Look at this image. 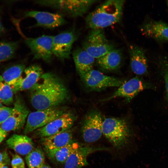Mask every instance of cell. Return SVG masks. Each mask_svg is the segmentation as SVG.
Segmentation results:
<instances>
[{
    "instance_id": "cell-35",
    "label": "cell",
    "mask_w": 168,
    "mask_h": 168,
    "mask_svg": "<svg viewBox=\"0 0 168 168\" xmlns=\"http://www.w3.org/2000/svg\"><path fill=\"white\" fill-rule=\"evenodd\" d=\"M0 168H9L7 166H3L0 167Z\"/></svg>"
},
{
    "instance_id": "cell-10",
    "label": "cell",
    "mask_w": 168,
    "mask_h": 168,
    "mask_svg": "<svg viewBox=\"0 0 168 168\" xmlns=\"http://www.w3.org/2000/svg\"><path fill=\"white\" fill-rule=\"evenodd\" d=\"M154 88L152 84L137 76L125 81L110 96L103 101L117 97H123L129 101L143 90Z\"/></svg>"
},
{
    "instance_id": "cell-30",
    "label": "cell",
    "mask_w": 168,
    "mask_h": 168,
    "mask_svg": "<svg viewBox=\"0 0 168 168\" xmlns=\"http://www.w3.org/2000/svg\"><path fill=\"white\" fill-rule=\"evenodd\" d=\"M164 65L162 67V73L165 83L166 97L168 101V63Z\"/></svg>"
},
{
    "instance_id": "cell-13",
    "label": "cell",
    "mask_w": 168,
    "mask_h": 168,
    "mask_svg": "<svg viewBox=\"0 0 168 168\" xmlns=\"http://www.w3.org/2000/svg\"><path fill=\"white\" fill-rule=\"evenodd\" d=\"M13 112L7 119L0 125V127L7 132L21 129L24 125L29 111L21 99L16 98Z\"/></svg>"
},
{
    "instance_id": "cell-37",
    "label": "cell",
    "mask_w": 168,
    "mask_h": 168,
    "mask_svg": "<svg viewBox=\"0 0 168 168\" xmlns=\"http://www.w3.org/2000/svg\"><path fill=\"white\" fill-rule=\"evenodd\" d=\"M166 3H167V6L168 8V1H167Z\"/></svg>"
},
{
    "instance_id": "cell-25",
    "label": "cell",
    "mask_w": 168,
    "mask_h": 168,
    "mask_svg": "<svg viewBox=\"0 0 168 168\" xmlns=\"http://www.w3.org/2000/svg\"><path fill=\"white\" fill-rule=\"evenodd\" d=\"M25 160L29 168H40L44 164L45 156L42 149L37 147L26 156Z\"/></svg>"
},
{
    "instance_id": "cell-1",
    "label": "cell",
    "mask_w": 168,
    "mask_h": 168,
    "mask_svg": "<svg viewBox=\"0 0 168 168\" xmlns=\"http://www.w3.org/2000/svg\"><path fill=\"white\" fill-rule=\"evenodd\" d=\"M30 100L37 110L58 106L68 96L67 89L61 81L51 73H43L30 89Z\"/></svg>"
},
{
    "instance_id": "cell-31",
    "label": "cell",
    "mask_w": 168,
    "mask_h": 168,
    "mask_svg": "<svg viewBox=\"0 0 168 168\" xmlns=\"http://www.w3.org/2000/svg\"><path fill=\"white\" fill-rule=\"evenodd\" d=\"M10 160L6 151L0 152V168L10 164Z\"/></svg>"
},
{
    "instance_id": "cell-27",
    "label": "cell",
    "mask_w": 168,
    "mask_h": 168,
    "mask_svg": "<svg viewBox=\"0 0 168 168\" xmlns=\"http://www.w3.org/2000/svg\"><path fill=\"white\" fill-rule=\"evenodd\" d=\"M13 92L11 86L4 82L0 76V101L7 105L13 102Z\"/></svg>"
},
{
    "instance_id": "cell-18",
    "label": "cell",
    "mask_w": 168,
    "mask_h": 168,
    "mask_svg": "<svg viewBox=\"0 0 168 168\" xmlns=\"http://www.w3.org/2000/svg\"><path fill=\"white\" fill-rule=\"evenodd\" d=\"M141 30L145 36L159 42H168V24L161 21L151 20L145 22Z\"/></svg>"
},
{
    "instance_id": "cell-29",
    "label": "cell",
    "mask_w": 168,
    "mask_h": 168,
    "mask_svg": "<svg viewBox=\"0 0 168 168\" xmlns=\"http://www.w3.org/2000/svg\"><path fill=\"white\" fill-rule=\"evenodd\" d=\"M11 163L12 168L25 167V163L23 159L17 154L13 155Z\"/></svg>"
},
{
    "instance_id": "cell-14",
    "label": "cell",
    "mask_w": 168,
    "mask_h": 168,
    "mask_svg": "<svg viewBox=\"0 0 168 168\" xmlns=\"http://www.w3.org/2000/svg\"><path fill=\"white\" fill-rule=\"evenodd\" d=\"M26 17L32 18L36 21L34 27L54 29L64 25L66 21L63 14L47 12L31 11L25 13Z\"/></svg>"
},
{
    "instance_id": "cell-6",
    "label": "cell",
    "mask_w": 168,
    "mask_h": 168,
    "mask_svg": "<svg viewBox=\"0 0 168 168\" xmlns=\"http://www.w3.org/2000/svg\"><path fill=\"white\" fill-rule=\"evenodd\" d=\"M65 112L63 108L57 106L30 113L24 129V134H28L45 126Z\"/></svg>"
},
{
    "instance_id": "cell-11",
    "label": "cell",
    "mask_w": 168,
    "mask_h": 168,
    "mask_svg": "<svg viewBox=\"0 0 168 168\" xmlns=\"http://www.w3.org/2000/svg\"><path fill=\"white\" fill-rule=\"evenodd\" d=\"M103 120L100 113L95 110L85 116L81 128L82 136L84 141L92 143L98 140L102 133Z\"/></svg>"
},
{
    "instance_id": "cell-34",
    "label": "cell",
    "mask_w": 168,
    "mask_h": 168,
    "mask_svg": "<svg viewBox=\"0 0 168 168\" xmlns=\"http://www.w3.org/2000/svg\"><path fill=\"white\" fill-rule=\"evenodd\" d=\"M40 168H52L45 164Z\"/></svg>"
},
{
    "instance_id": "cell-36",
    "label": "cell",
    "mask_w": 168,
    "mask_h": 168,
    "mask_svg": "<svg viewBox=\"0 0 168 168\" xmlns=\"http://www.w3.org/2000/svg\"><path fill=\"white\" fill-rule=\"evenodd\" d=\"M3 106V105H2V102L0 101V108L1 107H2Z\"/></svg>"
},
{
    "instance_id": "cell-26",
    "label": "cell",
    "mask_w": 168,
    "mask_h": 168,
    "mask_svg": "<svg viewBox=\"0 0 168 168\" xmlns=\"http://www.w3.org/2000/svg\"><path fill=\"white\" fill-rule=\"evenodd\" d=\"M19 46L17 41H3L0 43V63L14 57Z\"/></svg>"
},
{
    "instance_id": "cell-33",
    "label": "cell",
    "mask_w": 168,
    "mask_h": 168,
    "mask_svg": "<svg viewBox=\"0 0 168 168\" xmlns=\"http://www.w3.org/2000/svg\"><path fill=\"white\" fill-rule=\"evenodd\" d=\"M4 31L5 28L2 24L0 17V36L3 33Z\"/></svg>"
},
{
    "instance_id": "cell-12",
    "label": "cell",
    "mask_w": 168,
    "mask_h": 168,
    "mask_svg": "<svg viewBox=\"0 0 168 168\" xmlns=\"http://www.w3.org/2000/svg\"><path fill=\"white\" fill-rule=\"evenodd\" d=\"M76 119L72 113L65 112L45 126L37 129L36 135L44 138L63 133L71 129Z\"/></svg>"
},
{
    "instance_id": "cell-20",
    "label": "cell",
    "mask_w": 168,
    "mask_h": 168,
    "mask_svg": "<svg viewBox=\"0 0 168 168\" xmlns=\"http://www.w3.org/2000/svg\"><path fill=\"white\" fill-rule=\"evenodd\" d=\"M6 143L9 148L22 156H26L34 148L32 139L26 135L13 134Z\"/></svg>"
},
{
    "instance_id": "cell-16",
    "label": "cell",
    "mask_w": 168,
    "mask_h": 168,
    "mask_svg": "<svg viewBox=\"0 0 168 168\" xmlns=\"http://www.w3.org/2000/svg\"><path fill=\"white\" fill-rule=\"evenodd\" d=\"M109 150L106 147H82L79 146L68 156L64 164L63 168H82L88 165L87 158L90 154L97 151Z\"/></svg>"
},
{
    "instance_id": "cell-28",
    "label": "cell",
    "mask_w": 168,
    "mask_h": 168,
    "mask_svg": "<svg viewBox=\"0 0 168 168\" xmlns=\"http://www.w3.org/2000/svg\"><path fill=\"white\" fill-rule=\"evenodd\" d=\"M13 107L3 106L0 108V125L4 123L12 114Z\"/></svg>"
},
{
    "instance_id": "cell-24",
    "label": "cell",
    "mask_w": 168,
    "mask_h": 168,
    "mask_svg": "<svg viewBox=\"0 0 168 168\" xmlns=\"http://www.w3.org/2000/svg\"><path fill=\"white\" fill-rule=\"evenodd\" d=\"M25 68L23 64H16L5 70L1 76L4 82L11 86L21 76Z\"/></svg>"
},
{
    "instance_id": "cell-8",
    "label": "cell",
    "mask_w": 168,
    "mask_h": 168,
    "mask_svg": "<svg viewBox=\"0 0 168 168\" xmlns=\"http://www.w3.org/2000/svg\"><path fill=\"white\" fill-rule=\"evenodd\" d=\"M53 36L43 35L36 38H27L25 40L34 59H41L49 63L52 59Z\"/></svg>"
},
{
    "instance_id": "cell-32",
    "label": "cell",
    "mask_w": 168,
    "mask_h": 168,
    "mask_svg": "<svg viewBox=\"0 0 168 168\" xmlns=\"http://www.w3.org/2000/svg\"><path fill=\"white\" fill-rule=\"evenodd\" d=\"M7 135V133L0 127V143L5 138Z\"/></svg>"
},
{
    "instance_id": "cell-19",
    "label": "cell",
    "mask_w": 168,
    "mask_h": 168,
    "mask_svg": "<svg viewBox=\"0 0 168 168\" xmlns=\"http://www.w3.org/2000/svg\"><path fill=\"white\" fill-rule=\"evenodd\" d=\"M41 142L45 151L56 150L73 142L71 129L63 133L42 138Z\"/></svg>"
},
{
    "instance_id": "cell-3",
    "label": "cell",
    "mask_w": 168,
    "mask_h": 168,
    "mask_svg": "<svg viewBox=\"0 0 168 168\" xmlns=\"http://www.w3.org/2000/svg\"><path fill=\"white\" fill-rule=\"evenodd\" d=\"M103 134L115 148L121 149L128 144L130 132L126 122L118 118H108L103 121Z\"/></svg>"
},
{
    "instance_id": "cell-4",
    "label": "cell",
    "mask_w": 168,
    "mask_h": 168,
    "mask_svg": "<svg viewBox=\"0 0 168 168\" xmlns=\"http://www.w3.org/2000/svg\"><path fill=\"white\" fill-rule=\"evenodd\" d=\"M97 1L95 0H35V3L55 9L63 15L77 17L85 14Z\"/></svg>"
},
{
    "instance_id": "cell-9",
    "label": "cell",
    "mask_w": 168,
    "mask_h": 168,
    "mask_svg": "<svg viewBox=\"0 0 168 168\" xmlns=\"http://www.w3.org/2000/svg\"><path fill=\"white\" fill-rule=\"evenodd\" d=\"M78 36L76 30L73 28L53 36V55L61 61L68 59L73 44Z\"/></svg>"
},
{
    "instance_id": "cell-38",
    "label": "cell",
    "mask_w": 168,
    "mask_h": 168,
    "mask_svg": "<svg viewBox=\"0 0 168 168\" xmlns=\"http://www.w3.org/2000/svg\"><path fill=\"white\" fill-rule=\"evenodd\" d=\"M25 168V167H24V168Z\"/></svg>"
},
{
    "instance_id": "cell-22",
    "label": "cell",
    "mask_w": 168,
    "mask_h": 168,
    "mask_svg": "<svg viewBox=\"0 0 168 168\" xmlns=\"http://www.w3.org/2000/svg\"><path fill=\"white\" fill-rule=\"evenodd\" d=\"M76 69L79 75L92 69L95 58L83 48H77L72 53Z\"/></svg>"
},
{
    "instance_id": "cell-7",
    "label": "cell",
    "mask_w": 168,
    "mask_h": 168,
    "mask_svg": "<svg viewBox=\"0 0 168 168\" xmlns=\"http://www.w3.org/2000/svg\"><path fill=\"white\" fill-rule=\"evenodd\" d=\"M80 76L86 86L93 91L101 90L109 87H119L125 82L123 79L106 75L93 69Z\"/></svg>"
},
{
    "instance_id": "cell-15",
    "label": "cell",
    "mask_w": 168,
    "mask_h": 168,
    "mask_svg": "<svg viewBox=\"0 0 168 168\" xmlns=\"http://www.w3.org/2000/svg\"><path fill=\"white\" fill-rule=\"evenodd\" d=\"M24 76H21L11 87L14 93L30 89L36 83L42 76L43 70L37 64H33L25 68Z\"/></svg>"
},
{
    "instance_id": "cell-21",
    "label": "cell",
    "mask_w": 168,
    "mask_h": 168,
    "mask_svg": "<svg viewBox=\"0 0 168 168\" xmlns=\"http://www.w3.org/2000/svg\"><path fill=\"white\" fill-rule=\"evenodd\" d=\"M123 58L121 50L115 48L96 59V62L101 69L106 71H113L119 68Z\"/></svg>"
},
{
    "instance_id": "cell-17",
    "label": "cell",
    "mask_w": 168,
    "mask_h": 168,
    "mask_svg": "<svg viewBox=\"0 0 168 168\" xmlns=\"http://www.w3.org/2000/svg\"><path fill=\"white\" fill-rule=\"evenodd\" d=\"M130 65L133 72L138 76H142L148 72V60L143 49L135 45L128 47Z\"/></svg>"
},
{
    "instance_id": "cell-5",
    "label": "cell",
    "mask_w": 168,
    "mask_h": 168,
    "mask_svg": "<svg viewBox=\"0 0 168 168\" xmlns=\"http://www.w3.org/2000/svg\"><path fill=\"white\" fill-rule=\"evenodd\" d=\"M82 48L96 59L115 49L101 29H91L83 42Z\"/></svg>"
},
{
    "instance_id": "cell-2",
    "label": "cell",
    "mask_w": 168,
    "mask_h": 168,
    "mask_svg": "<svg viewBox=\"0 0 168 168\" xmlns=\"http://www.w3.org/2000/svg\"><path fill=\"white\" fill-rule=\"evenodd\" d=\"M124 2V0H110L101 4L86 16L87 27L91 30L103 29L119 22Z\"/></svg>"
},
{
    "instance_id": "cell-23",
    "label": "cell",
    "mask_w": 168,
    "mask_h": 168,
    "mask_svg": "<svg viewBox=\"0 0 168 168\" xmlns=\"http://www.w3.org/2000/svg\"><path fill=\"white\" fill-rule=\"evenodd\" d=\"M79 146L77 143L73 142L56 150L45 151L52 160L58 163L64 164L72 152Z\"/></svg>"
}]
</instances>
